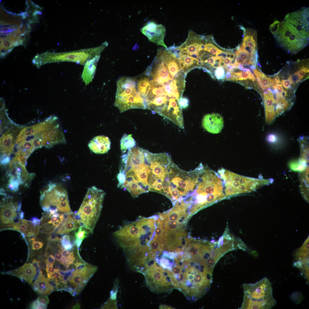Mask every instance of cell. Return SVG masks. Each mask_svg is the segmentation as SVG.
<instances>
[{
	"label": "cell",
	"mask_w": 309,
	"mask_h": 309,
	"mask_svg": "<svg viewBox=\"0 0 309 309\" xmlns=\"http://www.w3.org/2000/svg\"><path fill=\"white\" fill-rule=\"evenodd\" d=\"M196 184L191 197H194L198 210L226 197L224 185L218 172L203 166L197 167Z\"/></svg>",
	"instance_id": "obj_1"
},
{
	"label": "cell",
	"mask_w": 309,
	"mask_h": 309,
	"mask_svg": "<svg viewBox=\"0 0 309 309\" xmlns=\"http://www.w3.org/2000/svg\"><path fill=\"white\" fill-rule=\"evenodd\" d=\"M105 193L95 186L89 188L79 210L74 213L80 226L93 232L99 218Z\"/></svg>",
	"instance_id": "obj_2"
},
{
	"label": "cell",
	"mask_w": 309,
	"mask_h": 309,
	"mask_svg": "<svg viewBox=\"0 0 309 309\" xmlns=\"http://www.w3.org/2000/svg\"><path fill=\"white\" fill-rule=\"evenodd\" d=\"M241 309H270L276 304L273 297L271 283L264 277L253 284H244Z\"/></svg>",
	"instance_id": "obj_3"
},
{
	"label": "cell",
	"mask_w": 309,
	"mask_h": 309,
	"mask_svg": "<svg viewBox=\"0 0 309 309\" xmlns=\"http://www.w3.org/2000/svg\"><path fill=\"white\" fill-rule=\"evenodd\" d=\"M269 29L278 44L290 53H296L308 44L309 38L284 20L275 21Z\"/></svg>",
	"instance_id": "obj_4"
},
{
	"label": "cell",
	"mask_w": 309,
	"mask_h": 309,
	"mask_svg": "<svg viewBox=\"0 0 309 309\" xmlns=\"http://www.w3.org/2000/svg\"><path fill=\"white\" fill-rule=\"evenodd\" d=\"M108 45V43L105 41L95 47L65 52H47L36 55L33 59V63L38 68L47 63L64 62H75L84 65L88 60L100 55Z\"/></svg>",
	"instance_id": "obj_5"
},
{
	"label": "cell",
	"mask_w": 309,
	"mask_h": 309,
	"mask_svg": "<svg viewBox=\"0 0 309 309\" xmlns=\"http://www.w3.org/2000/svg\"><path fill=\"white\" fill-rule=\"evenodd\" d=\"M217 172L223 182L226 198L255 191L272 181V179H260L242 176L223 168L218 170Z\"/></svg>",
	"instance_id": "obj_6"
},
{
	"label": "cell",
	"mask_w": 309,
	"mask_h": 309,
	"mask_svg": "<svg viewBox=\"0 0 309 309\" xmlns=\"http://www.w3.org/2000/svg\"><path fill=\"white\" fill-rule=\"evenodd\" d=\"M137 82L128 77L121 78L117 81L114 105L121 112L132 109H146L144 99L138 92Z\"/></svg>",
	"instance_id": "obj_7"
},
{
	"label": "cell",
	"mask_w": 309,
	"mask_h": 309,
	"mask_svg": "<svg viewBox=\"0 0 309 309\" xmlns=\"http://www.w3.org/2000/svg\"><path fill=\"white\" fill-rule=\"evenodd\" d=\"M40 204L44 211L67 214L73 213L68 193L60 185L50 182L41 193Z\"/></svg>",
	"instance_id": "obj_8"
},
{
	"label": "cell",
	"mask_w": 309,
	"mask_h": 309,
	"mask_svg": "<svg viewBox=\"0 0 309 309\" xmlns=\"http://www.w3.org/2000/svg\"><path fill=\"white\" fill-rule=\"evenodd\" d=\"M182 269L185 281L180 291L187 298L196 300L208 290L211 282L192 263L184 261Z\"/></svg>",
	"instance_id": "obj_9"
},
{
	"label": "cell",
	"mask_w": 309,
	"mask_h": 309,
	"mask_svg": "<svg viewBox=\"0 0 309 309\" xmlns=\"http://www.w3.org/2000/svg\"><path fill=\"white\" fill-rule=\"evenodd\" d=\"M58 121V118L47 129L36 134L28 136L22 140L34 150L43 146L50 148L57 144L65 143L64 133Z\"/></svg>",
	"instance_id": "obj_10"
},
{
	"label": "cell",
	"mask_w": 309,
	"mask_h": 309,
	"mask_svg": "<svg viewBox=\"0 0 309 309\" xmlns=\"http://www.w3.org/2000/svg\"><path fill=\"white\" fill-rule=\"evenodd\" d=\"M26 164L17 155L12 159L9 164L7 176V187L12 192L17 191L20 185H29V183L35 176L29 173L25 167Z\"/></svg>",
	"instance_id": "obj_11"
},
{
	"label": "cell",
	"mask_w": 309,
	"mask_h": 309,
	"mask_svg": "<svg viewBox=\"0 0 309 309\" xmlns=\"http://www.w3.org/2000/svg\"><path fill=\"white\" fill-rule=\"evenodd\" d=\"M146 282L149 288L157 292H166L175 288L168 270L162 268L155 262L146 266Z\"/></svg>",
	"instance_id": "obj_12"
},
{
	"label": "cell",
	"mask_w": 309,
	"mask_h": 309,
	"mask_svg": "<svg viewBox=\"0 0 309 309\" xmlns=\"http://www.w3.org/2000/svg\"><path fill=\"white\" fill-rule=\"evenodd\" d=\"M23 127L14 124L9 128L1 130L0 162L1 165H9L10 156L14 152L17 136Z\"/></svg>",
	"instance_id": "obj_13"
},
{
	"label": "cell",
	"mask_w": 309,
	"mask_h": 309,
	"mask_svg": "<svg viewBox=\"0 0 309 309\" xmlns=\"http://www.w3.org/2000/svg\"><path fill=\"white\" fill-rule=\"evenodd\" d=\"M1 230L12 229L17 231L28 237L31 241L35 240L39 231V225L35 226L31 220L17 217L9 223L1 225Z\"/></svg>",
	"instance_id": "obj_14"
},
{
	"label": "cell",
	"mask_w": 309,
	"mask_h": 309,
	"mask_svg": "<svg viewBox=\"0 0 309 309\" xmlns=\"http://www.w3.org/2000/svg\"><path fill=\"white\" fill-rule=\"evenodd\" d=\"M309 8L302 7L294 12L288 13L284 21L295 27L304 35L309 38Z\"/></svg>",
	"instance_id": "obj_15"
},
{
	"label": "cell",
	"mask_w": 309,
	"mask_h": 309,
	"mask_svg": "<svg viewBox=\"0 0 309 309\" xmlns=\"http://www.w3.org/2000/svg\"><path fill=\"white\" fill-rule=\"evenodd\" d=\"M21 203H13L10 198L5 197L0 204V220L2 225L9 224L14 219H23L24 213L21 210Z\"/></svg>",
	"instance_id": "obj_16"
},
{
	"label": "cell",
	"mask_w": 309,
	"mask_h": 309,
	"mask_svg": "<svg viewBox=\"0 0 309 309\" xmlns=\"http://www.w3.org/2000/svg\"><path fill=\"white\" fill-rule=\"evenodd\" d=\"M141 31L150 41L158 45L167 48L164 41L166 35V28L162 24L150 22L141 29Z\"/></svg>",
	"instance_id": "obj_17"
},
{
	"label": "cell",
	"mask_w": 309,
	"mask_h": 309,
	"mask_svg": "<svg viewBox=\"0 0 309 309\" xmlns=\"http://www.w3.org/2000/svg\"><path fill=\"white\" fill-rule=\"evenodd\" d=\"M65 214L44 211L40 220L39 231L47 234L54 233L60 225L65 218Z\"/></svg>",
	"instance_id": "obj_18"
},
{
	"label": "cell",
	"mask_w": 309,
	"mask_h": 309,
	"mask_svg": "<svg viewBox=\"0 0 309 309\" xmlns=\"http://www.w3.org/2000/svg\"><path fill=\"white\" fill-rule=\"evenodd\" d=\"M57 118L56 116H51L40 123L23 128L17 136L16 143L23 140L28 136L36 134L47 129Z\"/></svg>",
	"instance_id": "obj_19"
},
{
	"label": "cell",
	"mask_w": 309,
	"mask_h": 309,
	"mask_svg": "<svg viewBox=\"0 0 309 309\" xmlns=\"http://www.w3.org/2000/svg\"><path fill=\"white\" fill-rule=\"evenodd\" d=\"M158 54L166 64L170 74L175 78L182 71L178 59L167 48L160 49Z\"/></svg>",
	"instance_id": "obj_20"
},
{
	"label": "cell",
	"mask_w": 309,
	"mask_h": 309,
	"mask_svg": "<svg viewBox=\"0 0 309 309\" xmlns=\"http://www.w3.org/2000/svg\"><path fill=\"white\" fill-rule=\"evenodd\" d=\"M222 116L218 113H213L205 115L202 121V127L208 132L212 134L220 132L223 126Z\"/></svg>",
	"instance_id": "obj_21"
},
{
	"label": "cell",
	"mask_w": 309,
	"mask_h": 309,
	"mask_svg": "<svg viewBox=\"0 0 309 309\" xmlns=\"http://www.w3.org/2000/svg\"><path fill=\"white\" fill-rule=\"evenodd\" d=\"M111 142L109 138L104 135L94 138L89 143L88 146L94 153L98 154L106 153L110 148Z\"/></svg>",
	"instance_id": "obj_22"
},
{
	"label": "cell",
	"mask_w": 309,
	"mask_h": 309,
	"mask_svg": "<svg viewBox=\"0 0 309 309\" xmlns=\"http://www.w3.org/2000/svg\"><path fill=\"white\" fill-rule=\"evenodd\" d=\"M100 56V55L95 56L88 60L84 64L81 78L85 85H88L92 82Z\"/></svg>",
	"instance_id": "obj_23"
},
{
	"label": "cell",
	"mask_w": 309,
	"mask_h": 309,
	"mask_svg": "<svg viewBox=\"0 0 309 309\" xmlns=\"http://www.w3.org/2000/svg\"><path fill=\"white\" fill-rule=\"evenodd\" d=\"M11 273L24 280L29 284L32 283L36 274V269L31 263H26L17 269L13 270Z\"/></svg>",
	"instance_id": "obj_24"
},
{
	"label": "cell",
	"mask_w": 309,
	"mask_h": 309,
	"mask_svg": "<svg viewBox=\"0 0 309 309\" xmlns=\"http://www.w3.org/2000/svg\"><path fill=\"white\" fill-rule=\"evenodd\" d=\"M65 215L64 220L56 230V234L67 235L71 232L77 230L80 226L74 218L73 212L65 214Z\"/></svg>",
	"instance_id": "obj_25"
},
{
	"label": "cell",
	"mask_w": 309,
	"mask_h": 309,
	"mask_svg": "<svg viewBox=\"0 0 309 309\" xmlns=\"http://www.w3.org/2000/svg\"><path fill=\"white\" fill-rule=\"evenodd\" d=\"M33 286L34 290L41 295H49L54 290L47 279L44 276L41 271L40 272L37 278L33 283Z\"/></svg>",
	"instance_id": "obj_26"
},
{
	"label": "cell",
	"mask_w": 309,
	"mask_h": 309,
	"mask_svg": "<svg viewBox=\"0 0 309 309\" xmlns=\"http://www.w3.org/2000/svg\"><path fill=\"white\" fill-rule=\"evenodd\" d=\"M77 293L80 292L88 281L80 272L76 270L72 271V274L68 280Z\"/></svg>",
	"instance_id": "obj_27"
},
{
	"label": "cell",
	"mask_w": 309,
	"mask_h": 309,
	"mask_svg": "<svg viewBox=\"0 0 309 309\" xmlns=\"http://www.w3.org/2000/svg\"><path fill=\"white\" fill-rule=\"evenodd\" d=\"M93 233V232L89 229L80 226L75 232L73 239V243L79 248L83 240L88 237L90 234Z\"/></svg>",
	"instance_id": "obj_28"
},
{
	"label": "cell",
	"mask_w": 309,
	"mask_h": 309,
	"mask_svg": "<svg viewBox=\"0 0 309 309\" xmlns=\"http://www.w3.org/2000/svg\"><path fill=\"white\" fill-rule=\"evenodd\" d=\"M300 149V155L299 159L301 161L308 163L309 138L303 136L298 139Z\"/></svg>",
	"instance_id": "obj_29"
},
{
	"label": "cell",
	"mask_w": 309,
	"mask_h": 309,
	"mask_svg": "<svg viewBox=\"0 0 309 309\" xmlns=\"http://www.w3.org/2000/svg\"><path fill=\"white\" fill-rule=\"evenodd\" d=\"M253 72L257 79L259 84L264 90L272 85L276 84L273 79L267 77L256 69L253 70Z\"/></svg>",
	"instance_id": "obj_30"
},
{
	"label": "cell",
	"mask_w": 309,
	"mask_h": 309,
	"mask_svg": "<svg viewBox=\"0 0 309 309\" xmlns=\"http://www.w3.org/2000/svg\"><path fill=\"white\" fill-rule=\"evenodd\" d=\"M135 145L136 142L132 135L124 134L120 140V149L122 154H125L127 150L135 147Z\"/></svg>",
	"instance_id": "obj_31"
},
{
	"label": "cell",
	"mask_w": 309,
	"mask_h": 309,
	"mask_svg": "<svg viewBox=\"0 0 309 309\" xmlns=\"http://www.w3.org/2000/svg\"><path fill=\"white\" fill-rule=\"evenodd\" d=\"M181 224L178 221L165 220L164 232H167L176 231L180 229Z\"/></svg>",
	"instance_id": "obj_32"
},
{
	"label": "cell",
	"mask_w": 309,
	"mask_h": 309,
	"mask_svg": "<svg viewBox=\"0 0 309 309\" xmlns=\"http://www.w3.org/2000/svg\"><path fill=\"white\" fill-rule=\"evenodd\" d=\"M60 242L62 247L68 250H72L76 246L73 243V241H71V237L69 235H64L60 238Z\"/></svg>",
	"instance_id": "obj_33"
},
{
	"label": "cell",
	"mask_w": 309,
	"mask_h": 309,
	"mask_svg": "<svg viewBox=\"0 0 309 309\" xmlns=\"http://www.w3.org/2000/svg\"><path fill=\"white\" fill-rule=\"evenodd\" d=\"M252 71L250 70V71L249 72L241 71L239 72L235 73L238 75L239 78V80H243L249 79L254 82L255 80H256V79Z\"/></svg>",
	"instance_id": "obj_34"
},
{
	"label": "cell",
	"mask_w": 309,
	"mask_h": 309,
	"mask_svg": "<svg viewBox=\"0 0 309 309\" xmlns=\"http://www.w3.org/2000/svg\"><path fill=\"white\" fill-rule=\"evenodd\" d=\"M225 75L224 68L221 66L217 68L215 72V76L217 79L219 80H224Z\"/></svg>",
	"instance_id": "obj_35"
},
{
	"label": "cell",
	"mask_w": 309,
	"mask_h": 309,
	"mask_svg": "<svg viewBox=\"0 0 309 309\" xmlns=\"http://www.w3.org/2000/svg\"><path fill=\"white\" fill-rule=\"evenodd\" d=\"M38 302L41 304L47 306L49 302V299L47 295H41L37 298Z\"/></svg>",
	"instance_id": "obj_36"
},
{
	"label": "cell",
	"mask_w": 309,
	"mask_h": 309,
	"mask_svg": "<svg viewBox=\"0 0 309 309\" xmlns=\"http://www.w3.org/2000/svg\"><path fill=\"white\" fill-rule=\"evenodd\" d=\"M179 104L182 109L187 108L189 104V100L186 97H181L178 100Z\"/></svg>",
	"instance_id": "obj_37"
},
{
	"label": "cell",
	"mask_w": 309,
	"mask_h": 309,
	"mask_svg": "<svg viewBox=\"0 0 309 309\" xmlns=\"http://www.w3.org/2000/svg\"><path fill=\"white\" fill-rule=\"evenodd\" d=\"M54 264L47 263L46 271L47 273L48 278L51 279L52 274L55 271V269L53 267Z\"/></svg>",
	"instance_id": "obj_38"
},
{
	"label": "cell",
	"mask_w": 309,
	"mask_h": 309,
	"mask_svg": "<svg viewBox=\"0 0 309 309\" xmlns=\"http://www.w3.org/2000/svg\"><path fill=\"white\" fill-rule=\"evenodd\" d=\"M301 80L303 78V77L306 74V73L309 72V69L308 67H305L304 65H302L300 69L296 72Z\"/></svg>",
	"instance_id": "obj_39"
},
{
	"label": "cell",
	"mask_w": 309,
	"mask_h": 309,
	"mask_svg": "<svg viewBox=\"0 0 309 309\" xmlns=\"http://www.w3.org/2000/svg\"><path fill=\"white\" fill-rule=\"evenodd\" d=\"M32 249L33 250H38L42 248L43 243L39 241L35 240L31 241Z\"/></svg>",
	"instance_id": "obj_40"
},
{
	"label": "cell",
	"mask_w": 309,
	"mask_h": 309,
	"mask_svg": "<svg viewBox=\"0 0 309 309\" xmlns=\"http://www.w3.org/2000/svg\"><path fill=\"white\" fill-rule=\"evenodd\" d=\"M288 79L290 80L292 84H296L300 80V77L297 72L292 75H290Z\"/></svg>",
	"instance_id": "obj_41"
},
{
	"label": "cell",
	"mask_w": 309,
	"mask_h": 309,
	"mask_svg": "<svg viewBox=\"0 0 309 309\" xmlns=\"http://www.w3.org/2000/svg\"><path fill=\"white\" fill-rule=\"evenodd\" d=\"M47 307V306L39 303L37 300L34 301L31 306L32 309H46Z\"/></svg>",
	"instance_id": "obj_42"
},
{
	"label": "cell",
	"mask_w": 309,
	"mask_h": 309,
	"mask_svg": "<svg viewBox=\"0 0 309 309\" xmlns=\"http://www.w3.org/2000/svg\"><path fill=\"white\" fill-rule=\"evenodd\" d=\"M46 255L47 256V258L46 259V263L54 264L56 260L54 255L52 254L48 255L47 253H46Z\"/></svg>",
	"instance_id": "obj_43"
},
{
	"label": "cell",
	"mask_w": 309,
	"mask_h": 309,
	"mask_svg": "<svg viewBox=\"0 0 309 309\" xmlns=\"http://www.w3.org/2000/svg\"><path fill=\"white\" fill-rule=\"evenodd\" d=\"M116 304L115 301H109L106 303L104 306L105 308H116Z\"/></svg>",
	"instance_id": "obj_44"
},
{
	"label": "cell",
	"mask_w": 309,
	"mask_h": 309,
	"mask_svg": "<svg viewBox=\"0 0 309 309\" xmlns=\"http://www.w3.org/2000/svg\"><path fill=\"white\" fill-rule=\"evenodd\" d=\"M223 51L219 49L217 47L215 46L211 48L209 51V52L212 55H217V54L222 52Z\"/></svg>",
	"instance_id": "obj_45"
},
{
	"label": "cell",
	"mask_w": 309,
	"mask_h": 309,
	"mask_svg": "<svg viewBox=\"0 0 309 309\" xmlns=\"http://www.w3.org/2000/svg\"><path fill=\"white\" fill-rule=\"evenodd\" d=\"M267 140L271 143H274L277 140V137L275 135L271 134L268 135L267 137Z\"/></svg>",
	"instance_id": "obj_46"
},
{
	"label": "cell",
	"mask_w": 309,
	"mask_h": 309,
	"mask_svg": "<svg viewBox=\"0 0 309 309\" xmlns=\"http://www.w3.org/2000/svg\"><path fill=\"white\" fill-rule=\"evenodd\" d=\"M282 82L284 87L286 89L289 88L292 84L290 80L288 79L286 80H283Z\"/></svg>",
	"instance_id": "obj_47"
},
{
	"label": "cell",
	"mask_w": 309,
	"mask_h": 309,
	"mask_svg": "<svg viewBox=\"0 0 309 309\" xmlns=\"http://www.w3.org/2000/svg\"><path fill=\"white\" fill-rule=\"evenodd\" d=\"M215 59L213 56H212L208 58V59L204 61L203 62L207 63L211 65L212 66L215 64Z\"/></svg>",
	"instance_id": "obj_48"
},
{
	"label": "cell",
	"mask_w": 309,
	"mask_h": 309,
	"mask_svg": "<svg viewBox=\"0 0 309 309\" xmlns=\"http://www.w3.org/2000/svg\"><path fill=\"white\" fill-rule=\"evenodd\" d=\"M236 57L235 59V64L237 65L240 64L243 65L244 64L243 60L239 55L237 54H236Z\"/></svg>",
	"instance_id": "obj_49"
},
{
	"label": "cell",
	"mask_w": 309,
	"mask_h": 309,
	"mask_svg": "<svg viewBox=\"0 0 309 309\" xmlns=\"http://www.w3.org/2000/svg\"><path fill=\"white\" fill-rule=\"evenodd\" d=\"M232 76V72L231 71H227L225 75V80H226L231 81Z\"/></svg>",
	"instance_id": "obj_50"
},
{
	"label": "cell",
	"mask_w": 309,
	"mask_h": 309,
	"mask_svg": "<svg viewBox=\"0 0 309 309\" xmlns=\"http://www.w3.org/2000/svg\"><path fill=\"white\" fill-rule=\"evenodd\" d=\"M231 61V60L229 58H226L224 59L223 62L226 66L230 64Z\"/></svg>",
	"instance_id": "obj_51"
},
{
	"label": "cell",
	"mask_w": 309,
	"mask_h": 309,
	"mask_svg": "<svg viewBox=\"0 0 309 309\" xmlns=\"http://www.w3.org/2000/svg\"><path fill=\"white\" fill-rule=\"evenodd\" d=\"M160 308L162 309H174V308H173L172 307L169 306L163 305H161L159 307Z\"/></svg>",
	"instance_id": "obj_52"
},
{
	"label": "cell",
	"mask_w": 309,
	"mask_h": 309,
	"mask_svg": "<svg viewBox=\"0 0 309 309\" xmlns=\"http://www.w3.org/2000/svg\"><path fill=\"white\" fill-rule=\"evenodd\" d=\"M280 95L282 97L284 98L288 95L287 92L285 90H283Z\"/></svg>",
	"instance_id": "obj_53"
},
{
	"label": "cell",
	"mask_w": 309,
	"mask_h": 309,
	"mask_svg": "<svg viewBox=\"0 0 309 309\" xmlns=\"http://www.w3.org/2000/svg\"><path fill=\"white\" fill-rule=\"evenodd\" d=\"M236 54L234 52H232L230 53V55L229 57V59L232 61L235 58Z\"/></svg>",
	"instance_id": "obj_54"
},
{
	"label": "cell",
	"mask_w": 309,
	"mask_h": 309,
	"mask_svg": "<svg viewBox=\"0 0 309 309\" xmlns=\"http://www.w3.org/2000/svg\"><path fill=\"white\" fill-rule=\"evenodd\" d=\"M80 306L79 303L78 302H77L76 304L72 307V308L73 309H80Z\"/></svg>",
	"instance_id": "obj_55"
},
{
	"label": "cell",
	"mask_w": 309,
	"mask_h": 309,
	"mask_svg": "<svg viewBox=\"0 0 309 309\" xmlns=\"http://www.w3.org/2000/svg\"><path fill=\"white\" fill-rule=\"evenodd\" d=\"M276 83V84L277 82L280 81V78L279 76L278 75H276L274 78L273 79Z\"/></svg>",
	"instance_id": "obj_56"
},
{
	"label": "cell",
	"mask_w": 309,
	"mask_h": 309,
	"mask_svg": "<svg viewBox=\"0 0 309 309\" xmlns=\"http://www.w3.org/2000/svg\"><path fill=\"white\" fill-rule=\"evenodd\" d=\"M276 85L278 86H282V82L280 81L277 83Z\"/></svg>",
	"instance_id": "obj_57"
},
{
	"label": "cell",
	"mask_w": 309,
	"mask_h": 309,
	"mask_svg": "<svg viewBox=\"0 0 309 309\" xmlns=\"http://www.w3.org/2000/svg\"><path fill=\"white\" fill-rule=\"evenodd\" d=\"M230 53H229V52H227V54H226V57L227 58H229L230 55Z\"/></svg>",
	"instance_id": "obj_58"
}]
</instances>
